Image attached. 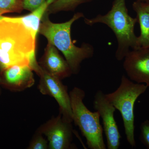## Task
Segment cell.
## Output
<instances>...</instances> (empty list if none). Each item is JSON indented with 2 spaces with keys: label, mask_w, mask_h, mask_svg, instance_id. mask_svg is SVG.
<instances>
[{
  "label": "cell",
  "mask_w": 149,
  "mask_h": 149,
  "mask_svg": "<svg viewBox=\"0 0 149 149\" xmlns=\"http://www.w3.org/2000/svg\"><path fill=\"white\" fill-rule=\"evenodd\" d=\"M38 63L46 72L61 80L72 74L67 62L59 53L58 49L50 43L48 42Z\"/></svg>",
  "instance_id": "11"
},
{
  "label": "cell",
  "mask_w": 149,
  "mask_h": 149,
  "mask_svg": "<svg viewBox=\"0 0 149 149\" xmlns=\"http://www.w3.org/2000/svg\"><path fill=\"white\" fill-rule=\"evenodd\" d=\"M2 15H0V18H1V17Z\"/></svg>",
  "instance_id": "21"
},
{
  "label": "cell",
  "mask_w": 149,
  "mask_h": 149,
  "mask_svg": "<svg viewBox=\"0 0 149 149\" xmlns=\"http://www.w3.org/2000/svg\"><path fill=\"white\" fill-rule=\"evenodd\" d=\"M136 1H139L141 2H145L146 1H149V0H136Z\"/></svg>",
  "instance_id": "19"
},
{
  "label": "cell",
  "mask_w": 149,
  "mask_h": 149,
  "mask_svg": "<svg viewBox=\"0 0 149 149\" xmlns=\"http://www.w3.org/2000/svg\"><path fill=\"white\" fill-rule=\"evenodd\" d=\"M49 15L47 12L43 15L38 33L45 37L48 42L61 52L72 74H77L80 71L82 61L93 57L95 53L94 48L91 44L83 43L81 47H77L73 44L71 39L72 24L74 22L84 17V14L82 13H77L68 21L60 23L52 22Z\"/></svg>",
  "instance_id": "2"
},
{
  "label": "cell",
  "mask_w": 149,
  "mask_h": 149,
  "mask_svg": "<svg viewBox=\"0 0 149 149\" xmlns=\"http://www.w3.org/2000/svg\"><path fill=\"white\" fill-rule=\"evenodd\" d=\"M132 8L137 15L141 29L140 35L137 37V49L149 47V13L142 8L139 1L133 3Z\"/></svg>",
  "instance_id": "12"
},
{
  "label": "cell",
  "mask_w": 149,
  "mask_h": 149,
  "mask_svg": "<svg viewBox=\"0 0 149 149\" xmlns=\"http://www.w3.org/2000/svg\"><path fill=\"white\" fill-rule=\"evenodd\" d=\"M72 111V121L80 129L85 138L88 148L91 149H106L103 128L100 122L97 111L92 112L83 102L85 92L74 87L69 93Z\"/></svg>",
  "instance_id": "5"
},
{
  "label": "cell",
  "mask_w": 149,
  "mask_h": 149,
  "mask_svg": "<svg viewBox=\"0 0 149 149\" xmlns=\"http://www.w3.org/2000/svg\"><path fill=\"white\" fill-rule=\"evenodd\" d=\"M38 132L45 135L49 142V149H69L72 146L73 128L71 122L63 117L61 113L41 125Z\"/></svg>",
  "instance_id": "7"
},
{
  "label": "cell",
  "mask_w": 149,
  "mask_h": 149,
  "mask_svg": "<svg viewBox=\"0 0 149 149\" xmlns=\"http://www.w3.org/2000/svg\"><path fill=\"white\" fill-rule=\"evenodd\" d=\"M93 106L102 120L107 148L118 149L120 146L121 136L114 117L116 109L108 100L105 94L100 90L95 95Z\"/></svg>",
  "instance_id": "8"
},
{
  "label": "cell",
  "mask_w": 149,
  "mask_h": 149,
  "mask_svg": "<svg viewBox=\"0 0 149 149\" xmlns=\"http://www.w3.org/2000/svg\"><path fill=\"white\" fill-rule=\"evenodd\" d=\"M32 68L40 77L38 88L40 93L54 98L59 106L60 113L63 117L68 122H73L71 102L67 87L63 84L59 78L46 72L37 62L32 65Z\"/></svg>",
  "instance_id": "6"
},
{
  "label": "cell",
  "mask_w": 149,
  "mask_h": 149,
  "mask_svg": "<svg viewBox=\"0 0 149 149\" xmlns=\"http://www.w3.org/2000/svg\"><path fill=\"white\" fill-rule=\"evenodd\" d=\"M93 0H55L48 6L46 12L49 15L61 11H74L79 6Z\"/></svg>",
  "instance_id": "13"
},
{
  "label": "cell",
  "mask_w": 149,
  "mask_h": 149,
  "mask_svg": "<svg viewBox=\"0 0 149 149\" xmlns=\"http://www.w3.org/2000/svg\"><path fill=\"white\" fill-rule=\"evenodd\" d=\"M28 149H47L49 148L48 141L43 137L42 134L37 131L29 144Z\"/></svg>",
  "instance_id": "15"
},
{
  "label": "cell",
  "mask_w": 149,
  "mask_h": 149,
  "mask_svg": "<svg viewBox=\"0 0 149 149\" xmlns=\"http://www.w3.org/2000/svg\"><path fill=\"white\" fill-rule=\"evenodd\" d=\"M47 0H23V8L31 13L37 10L46 3Z\"/></svg>",
  "instance_id": "17"
},
{
  "label": "cell",
  "mask_w": 149,
  "mask_h": 149,
  "mask_svg": "<svg viewBox=\"0 0 149 149\" xmlns=\"http://www.w3.org/2000/svg\"><path fill=\"white\" fill-rule=\"evenodd\" d=\"M36 38L21 23L0 19V72L15 65L31 67L37 61Z\"/></svg>",
  "instance_id": "1"
},
{
  "label": "cell",
  "mask_w": 149,
  "mask_h": 149,
  "mask_svg": "<svg viewBox=\"0 0 149 149\" xmlns=\"http://www.w3.org/2000/svg\"><path fill=\"white\" fill-rule=\"evenodd\" d=\"M140 2L141 6L145 10L149 13V0L145 2Z\"/></svg>",
  "instance_id": "18"
},
{
  "label": "cell",
  "mask_w": 149,
  "mask_h": 149,
  "mask_svg": "<svg viewBox=\"0 0 149 149\" xmlns=\"http://www.w3.org/2000/svg\"><path fill=\"white\" fill-rule=\"evenodd\" d=\"M84 20L89 26L101 23L111 29L117 40L115 57L118 61L124 59L131 50L137 49V37L134 29L138 19L129 15L126 0H113L111 8L106 14L85 18Z\"/></svg>",
  "instance_id": "3"
},
{
  "label": "cell",
  "mask_w": 149,
  "mask_h": 149,
  "mask_svg": "<svg viewBox=\"0 0 149 149\" xmlns=\"http://www.w3.org/2000/svg\"><path fill=\"white\" fill-rule=\"evenodd\" d=\"M24 10L23 0H0V15L20 13Z\"/></svg>",
  "instance_id": "14"
},
{
  "label": "cell",
  "mask_w": 149,
  "mask_h": 149,
  "mask_svg": "<svg viewBox=\"0 0 149 149\" xmlns=\"http://www.w3.org/2000/svg\"><path fill=\"white\" fill-rule=\"evenodd\" d=\"M148 88L145 84L135 83L125 75H123L120 85L116 91L105 94L108 100L120 112L126 139L132 148L136 146L134 133V105L138 98L145 93Z\"/></svg>",
  "instance_id": "4"
},
{
  "label": "cell",
  "mask_w": 149,
  "mask_h": 149,
  "mask_svg": "<svg viewBox=\"0 0 149 149\" xmlns=\"http://www.w3.org/2000/svg\"><path fill=\"white\" fill-rule=\"evenodd\" d=\"M123 60V68L128 78L149 88V47L131 50Z\"/></svg>",
  "instance_id": "9"
},
{
  "label": "cell",
  "mask_w": 149,
  "mask_h": 149,
  "mask_svg": "<svg viewBox=\"0 0 149 149\" xmlns=\"http://www.w3.org/2000/svg\"><path fill=\"white\" fill-rule=\"evenodd\" d=\"M28 65H15L4 70L2 84L12 90L22 91L32 87L35 83L34 74Z\"/></svg>",
  "instance_id": "10"
},
{
  "label": "cell",
  "mask_w": 149,
  "mask_h": 149,
  "mask_svg": "<svg viewBox=\"0 0 149 149\" xmlns=\"http://www.w3.org/2000/svg\"><path fill=\"white\" fill-rule=\"evenodd\" d=\"M140 139L147 148L149 149V120H145L140 125Z\"/></svg>",
  "instance_id": "16"
},
{
  "label": "cell",
  "mask_w": 149,
  "mask_h": 149,
  "mask_svg": "<svg viewBox=\"0 0 149 149\" xmlns=\"http://www.w3.org/2000/svg\"><path fill=\"white\" fill-rule=\"evenodd\" d=\"M2 84V78L0 77V86Z\"/></svg>",
  "instance_id": "20"
}]
</instances>
